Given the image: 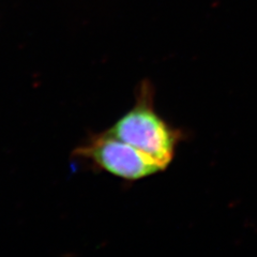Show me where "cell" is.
<instances>
[{"label":"cell","instance_id":"6da1fadb","mask_svg":"<svg viewBox=\"0 0 257 257\" xmlns=\"http://www.w3.org/2000/svg\"><path fill=\"white\" fill-rule=\"evenodd\" d=\"M131 146L145 152L167 170L179 145L188 134L159 114L156 108V89L149 79L138 87L133 106L106 130Z\"/></svg>","mask_w":257,"mask_h":257},{"label":"cell","instance_id":"7a4b0ae2","mask_svg":"<svg viewBox=\"0 0 257 257\" xmlns=\"http://www.w3.org/2000/svg\"><path fill=\"white\" fill-rule=\"evenodd\" d=\"M74 156L125 181L146 179L165 171L155 159L106 131L77 147Z\"/></svg>","mask_w":257,"mask_h":257}]
</instances>
